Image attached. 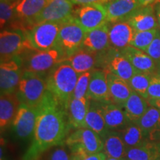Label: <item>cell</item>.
I'll list each match as a JSON object with an SVG mask.
<instances>
[{
  "label": "cell",
  "mask_w": 160,
  "mask_h": 160,
  "mask_svg": "<svg viewBox=\"0 0 160 160\" xmlns=\"http://www.w3.org/2000/svg\"><path fill=\"white\" fill-rule=\"evenodd\" d=\"M73 156H85L103 151L104 143L96 132L89 128H79L68 135L64 142Z\"/></svg>",
  "instance_id": "5b68a950"
},
{
  "label": "cell",
  "mask_w": 160,
  "mask_h": 160,
  "mask_svg": "<svg viewBox=\"0 0 160 160\" xmlns=\"http://www.w3.org/2000/svg\"><path fill=\"white\" fill-rule=\"evenodd\" d=\"M153 9H154V12L156 17H157L158 24L160 27V0H157L154 4H153Z\"/></svg>",
  "instance_id": "ab89813d"
},
{
  "label": "cell",
  "mask_w": 160,
  "mask_h": 160,
  "mask_svg": "<svg viewBox=\"0 0 160 160\" xmlns=\"http://www.w3.org/2000/svg\"><path fill=\"white\" fill-rule=\"evenodd\" d=\"M157 1V0H138V2L142 7H146V6L153 5Z\"/></svg>",
  "instance_id": "b9f144b4"
},
{
  "label": "cell",
  "mask_w": 160,
  "mask_h": 160,
  "mask_svg": "<svg viewBox=\"0 0 160 160\" xmlns=\"http://www.w3.org/2000/svg\"><path fill=\"white\" fill-rule=\"evenodd\" d=\"M92 72H93V70L85 72V73H81V74H79V76H78L77 82V85H76L74 92H73V98L80 99V98L87 97L90 81H91L92 76Z\"/></svg>",
  "instance_id": "836d02e7"
},
{
  "label": "cell",
  "mask_w": 160,
  "mask_h": 160,
  "mask_svg": "<svg viewBox=\"0 0 160 160\" xmlns=\"http://www.w3.org/2000/svg\"><path fill=\"white\" fill-rule=\"evenodd\" d=\"M33 48L22 30L5 29L0 33L1 62L19 56L25 50Z\"/></svg>",
  "instance_id": "9c48e42d"
},
{
  "label": "cell",
  "mask_w": 160,
  "mask_h": 160,
  "mask_svg": "<svg viewBox=\"0 0 160 160\" xmlns=\"http://www.w3.org/2000/svg\"><path fill=\"white\" fill-rule=\"evenodd\" d=\"M157 73H159V75L160 76V65H158V71H157Z\"/></svg>",
  "instance_id": "ee69618b"
},
{
  "label": "cell",
  "mask_w": 160,
  "mask_h": 160,
  "mask_svg": "<svg viewBox=\"0 0 160 160\" xmlns=\"http://www.w3.org/2000/svg\"><path fill=\"white\" fill-rule=\"evenodd\" d=\"M73 5L70 0H49L41 13L33 20L32 27L43 22H62L72 17Z\"/></svg>",
  "instance_id": "8fae6325"
},
{
  "label": "cell",
  "mask_w": 160,
  "mask_h": 160,
  "mask_svg": "<svg viewBox=\"0 0 160 160\" xmlns=\"http://www.w3.org/2000/svg\"><path fill=\"white\" fill-rule=\"evenodd\" d=\"M103 151L108 157L125 159L127 153V148L124 143L119 131L110 130L102 139Z\"/></svg>",
  "instance_id": "f1b7e54d"
},
{
  "label": "cell",
  "mask_w": 160,
  "mask_h": 160,
  "mask_svg": "<svg viewBox=\"0 0 160 160\" xmlns=\"http://www.w3.org/2000/svg\"><path fill=\"white\" fill-rule=\"evenodd\" d=\"M6 1H8V2H14L17 1V0H6Z\"/></svg>",
  "instance_id": "f6af8a7d"
},
{
  "label": "cell",
  "mask_w": 160,
  "mask_h": 160,
  "mask_svg": "<svg viewBox=\"0 0 160 160\" xmlns=\"http://www.w3.org/2000/svg\"><path fill=\"white\" fill-rule=\"evenodd\" d=\"M85 123L86 128H89L96 132L102 139H104L110 131L99 108L97 102L93 100H91L89 111L86 116Z\"/></svg>",
  "instance_id": "f546056e"
},
{
  "label": "cell",
  "mask_w": 160,
  "mask_h": 160,
  "mask_svg": "<svg viewBox=\"0 0 160 160\" xmlns=\"http://www.w3.org/2000/svg\"><path fill=\"white\" fill-rule=\"evenodd\" d=\"M47 92L46 77L31 72H24L17 91L21 104L29 107H39Z\"/></svg>",
  "instance_id": "277c9868"
},
{
  "label": "cell",
  "mask_w": 160,
  "mask_h": 160,
  "mask_svg": "<svg viewBox=\"0 0 160 160\" xmlns=\"http://www.w3.org/2000/svg\"><path fill=\"white\" fill-rule=\"evenodd\" d=\"M61 23H40L24 31V33L33 49L45 51L57 47Z\"/></svg>",
  "instance_id": "ba28073f"
},
{
  "label": "cell",
  "mask_w": 160,
  "mask_h": 160,
  "mask_svg": "<svg viewBox=\"0 0 160 160\" xmlns=\"http://www.w3.org/2000/svg\"><path fill=\"white\" fill-rule=\"evenodd\" d=\"M148 102L149 105L153 106V107L157 108L158 110L160 111V99H148Z\"/></svg>",
  "instance_id": "60d3db41"
},
{
  "label": "cell",
  "mask_w": 160,
  "mask_h": 160,
  "mask_svg": "<svg viewBox=\"0 0 160 160\" xmlns=\"http://www.w3.org/2000/svg\"><path fill=\"white\" fill-rule=\"evenodd\" d=\"M149 106L147 99L133 91L122 108L129 123L137 124Z\"/></svg>",
  "instance_id": "4316f807"
},
{
  "label": "cell",
  "mask_w": 160,
  "mask_h": 160,
  "mask_svg": "<svg viewBox=\"0 0 160 160\" xmlns=\"http://www.w3.org/2000/svg\"><path fill=\"white\" fill-rule=\"evenodd\" d=\"M49 0H17L13 2V10L23 31L32 28V22L41 13Z\"/></svg>",
  "instance_id": "5bb4252c"
},
{
  "label": "cell",
  "mask_w": 160,
  "mask_h": 160,
  "mask_svg": "<svg viewBox=\"0 0 160 160\" xmlns=\"http://www.w3.org/2000/svg\"><path fill=\"white\" fill-rule=\"evenodd\" d=\"M119 133L127 149L137 147L149 140L141 128L136 123H128Z\"/></svg>",
  "instance_id": "4dcf8cb0"
},
{
  "label": "cell",
  "mask_w": 160,
  "mask_h": 160,
  "mask_svg": "<svg viewBox=\"0 0 160 160\" xmlns=\"http://www.w3.org/2000/svg\"><path fill=\"white\" fill-rule=\"evenodd\" d=\"M99 53L81 47L74 53L64 60L74 69L78 74L95 69L97 65Z\"/></svg>",
  "instance_id": "603a6c76"
},
{
  "label": "cell",
  "mask_w": 160,
  "mask_h": 160,
  "mask_svg": "<svg viewBox=\"0 0 160 160\" xmlns=\"http://www.w3.org/2000/svg\"><path fill=\"white\" fill-rule=\"evenodd\" d=\"M71 157L74 159V160H106L108 157L104 152H99L97 153L93 154L85 155V156H73Z\"/></svg>",
  "instance_id": "74e56055"
},
{
  "label": "cell",
  "mask_w": 160,
  "mask_h": 160,
  "mask_svg": "<svg viewBox=\"0 0 160 160\" xmlns=\"http://www.w3.org/2000/svg\"><path fill=\"white\" fill-rule=\"evenodd\" d=\"M73 5H88V4L96 3V2H105V0H70Z\"/></svg>",
  "instance_id": "f35d334b"
},
{
  "label": "cell",
  "mask_w": 160,
  "mask_h": 160,
  "mask_svg": "<svg viewBox=\"0 0 160 160\" xmlns=\"http://www.w3.org/2000/svg\"><path fill=\"white\" fill-rule=\"evenodd\" d=\"M70 128L67 112L48 91L39 105L33 141L23 160H39L50 148L64 143Z\"/></svg>",
  "instance_id": "6da1fadb"
},
{
  "label": "cell",
  "mask_w": 160,
  "mask_h": 160,
  "mask_svg": "<svg viewBox=\"0 0 160 160\" xmlns=\"http://www.w3.org/2000/svg\"><path fill=\"white\" fill-rule=\"evenodd\" d=\"M126 21L136 32L151 31L159 27L153 5L140 8Z\"/></svg>",
  "instance_id": "d6986e66"
},
{
  "label": "cell",
  "mask_w": 160,
  "mask_h": 160,
  "mask_svg": "<svg viewBox=\"0 0 160 160\" xmlns=\"http://www.w3.org/2000/svg\"><path fill=\"white\" fill-rule=\"evenodd\" d=\"M19 57L24 72H31L44 77L65 59L62 51L57 47L45 51L28 48L19 55Z\"/></svg>",
  "instance_id": "3957f363"
},
{
  "label": "cell",
  "mask_w": 160,
  "mask_h": 160,
  "mask_svg": "<svg viewBox=\"0 0 160 160\" xmlns=\"http://www.w3.org/2000/svg\"><path fill=\"white\" fill-rule=\"evenodd\" d=\"M125 160H160V142H145L128 149Z\"/></svg>",
  "instance_id": "83f0119b"
},
{
  "label": "cell",
  "mask_w": 160,
  "mask_h": 160,
  "mask_svg": "<svg viewBox=\"0 0 160 160\" xmlns=\"http://www.w3.org/2000/svg\"><path fill=\"white\" fill-rule=\"evenodd\" d=\"M91 99L87 97L77 99L73 98L66 110L71 128H86L85 119L89 111Z\"/></svg>",
  "instance_id": "ffe728a7"
},
{
  "label": "cell",
  "mask_w": 160,
  "mask_h": 160,
  "mask_svg": "<svg viewBox=\"0 0 160 160\" xmlns=\"http://www.w3.org/2000/svg\"><path fill=\"white\" fill-rule=\"evenodd\" d=\"M107 11L108 22L127 20L142 6L138 0H113L103 2Z\"/></svg>",
  "instance_id": "2e32d148"
},
{
  "label": "cell",
  "mask_w": 160,
  "mask_h": 160,
  "mask_svg": "<svg viewBox=\"0 0 160 160\" xmlns=\"http://www.w3.org/2000/svg\"><path fill=\"white\" fill-rule=\"evenodd\" d=\"M71 160H74V159H73V158L72 157H71Z\"/></svg>",
  "instance_id": "7dc6e473"
},
{
  "label": "cell",
  "mask_w": 160,
  "mask_h": 160,
  "mask_svg": "<svg viewBox=\"0 0 160 160\" xmlns=\"http://www.w3.org/2000/svg\"><path fill=\"white\" fill-rule=\"evenodd\" d=\"M21 105L15 93H2L0 97V127L3 130L13 123Z\"/></svg>",
  "instance_id": "484cf974"
},
{
  "label": "cell",
  "mask_w": 160,
  "mask_h": 160,
  "mask_svg": "<svg viewBox=\"0 0 160 160\" xmlns=\"http://www.w3.org/2000/svg\"><path fill=\"white\" fill-rule=\"evenodd\" d=\"M73 17L86 32L108 23L107 11L102 2L78 6L73 9Z\"/></svg>",
  "instance_id": "30bf717a"
},
{
  "label": "cell",
  "mask_w": 160,
  "mask_h": 160,
  "mask_svg": "<svg viewBox=\"0 0 160 160\" xmlns=\"http://www.w3.org/2000/svg\"><path fill=\"white\" fill-rule=\"evenodd\" d=\"M159 30H151V31L136 32L134 37L132 39L131 46L145 51L149 45L152 43L155 37L159 33Z\"/></svg>",
  "instance_id": "d6a6232c"
},
{
  "label": "cell",
  "mask_w": 160,
  "mask_h": 160,
  "mask_svg": "<svg viewBox=\"0 0 160 160\" xmlns=\"http://www.w3.org/2000/svg\"><path fill=\"white\" fill-rule=\"evenodd\" d=\"M97 66L99 69L111 72L127 82L137 71L121 51L112 48L99 53Z\"/></svg>",
  "instance_id": "52a82bcc"
},
{
  "label": "cell",
  "mask_w": 160,
  "mask_h": 160,
  "mask_svg": "<svg viewBox=\"0 0 160 160\" xmlns=\"http://www.w3.org/2000/svg\"><path fill=\"white\" fill-rule=\"evenodd\" d=\"M107 72V80L108 85L109 97L111 102L122 108L131 96L133 90L128 82L111 72Z\"/></svg>",
  "instance_id": "7402d4cb"
},
{
  "label": "cell",
  "mask_w": 160,
  "mask_h": 160,
  "mask_svg": "<svg viewBox=\"0 0 160 160\" xmlns=\"http://www.w3.org/2000/svg\"><path fill=\"white\" fill-rule=\"evenodd\" d=\"M82 47L97 53H101L108 49L110 40L108 23L86 32Z\"/></svg>",
  "instance_id": "cb8c5ba5"
},
{
  "label": "cell",
  "mask_w": 160,
  "mask_h": 160,
  "mask_svg": "<svg viewBox=\"0 0 160 160\" xmlns=\"http://www.w3.org/2000/svg\"><path fill=\"white\" fill-rule=\"evenodd\" d=\"M121 52L137 71L148 73H157L156 71L158 65L145 51L130 45L122 50Z\"/></svg>",
  "instance_id": "44dd1931"
},
{
  "label": "cell",
  "mask_w": 160,
  "mask_h": 160,
  "mask_svg": "<svg viewBox=\"0 0 160 160\" xmlns=\"http://www.w3.org/2000/svg\"><path fill=\"white\" fill-rule=\"evenodd\" d=\"M65 144L54 146L42 156L39 160H71V155L66 149Z\"/></svg>",
  "instance_id": "e575fe53"
},
{
  "label": "cell",
  "mask_w": 160,
  "mask_h": 160,
  "mask_svg": "<svg viewBox=\"0 0 160 160\" xmlns=\"http://www.w3.org/2000/svg\"><path fill=\"white\" fill-rule=\"evenodd\" d=\"M97 104L109 130L120 131L129 123L122 107L111 102Z\"/></svg>",
  "instance_id": "ac0fdd59"
},
{
  "label": "cell",
  "mask_w": 160,
  "mask_h": 160,
  "mask_svg": "<svg viewBox=\"0 0 160 160\" xmlns=\"http://www.w3.org/2000/svg\"><path fill=\"white\" fill-rule=\"evenodd\" d=\"M108 1H113V0H105V2H108Z\"/></svg>",
  "instance_id": "bcb514c9"
},
{
  "label": "cell",
  "mask_w": 160,
  "mask_h": 160,
  "mask_svg": "<svg viewBox=\"0 0 160 160\" xmlns=\"http://www.w3.org/2000/svg\"><path fill=\"white\" fill-rule=\"evenodd\" d=\"M148 99H160V76L158 73L152 74L151 82L148 89Z\"/></svg>",
  "instance_id": "d590c367"
},
{
  "label": "cell",
  "mask_w": 160,
  "mask_h": 160,
  "mask_svg": "<svg viewBox=\"0 0 160 160\" xmlns=\"http://www.w3.org/2000/svg\"><path fill=\"white\" fill-rule=\"evenodd\" d=\"M106 160H125V159H116V158H111V157H108Z\"/></svg>",
  "instance_id": "7bdbcfd3"
},
{
  "label": "cell",
  "mask_w": 160,
  "mask_h": 160,
  "mask_svg": "<svg viewBox=\"0 0 160 160\" xmlns=\"http://www.w3.org/2000/svg\"><path fill=\"white\" fill-rule=\"evenodd\" d=\"M85 33L86 31L73 15L61 23L57 47L62 51L65 59L82 47Z\"/></svg>",
  "instance_id": "8992f818"
},
{
  "label": "cell",
  "mask_w": 160,
  "mask_h": 160,
  "mask_svg": "<svg viewBox=\"0 0 160 160\" xmlns=\"http://www.w3.org/2000/svg\"><path fill=\"white\" fill-rule=\"evenodd\" d=\"M152 74L153 73L137 71L135 74L131 78V79L128 82L130 87L133 91L147 100L148 99V89Z\"/></svg>",
  "instance_id": "1f68e13d"
},
{
  "label": "cell",
  "mask_w": 160,
  "mask_h": 160,
  "mask_svg": "<svg viewBox=\"0 0 160 160\" xmlns=\"http://www.w3.org/2000/svg\"><path fill=\"white\" fill-rule=\"evenodd\" d=\"M145 53L154 60L158 65H160V31L146 50Z\"/></svg>",
  "instance_id": "8d00e7d4"
},
{
  "label": "cell",
  "mask_w": 160,
  "mask_h": 160,
  "mask_svg": "<svg viewBox=\"0 0 160 160\" xmlns=\"http://www.w3.org/2000/svg\"><path fill=\"white\" fill-rule=\"evenodd\" d=\"M39 113V107H29L21 104L13 123V131L21 139H28L33 136L37 117Z\"/></svg>",
  "instance_id": "7c38bea8"
},
{
  "label": "cell",
  "mask_w": 160,
  "mask_h": 160,
  "mask_svg": "<svg viewBox=\"0 0 160 160\" xmlns=\"http://www.w3.org/2000/svg\"><path fill=\"white\" fill-rule=\"evenodd\" d=\"M110 40V48L119 51L131 45L136 31L125 20L108 22Z\"/></svg>",
  "instance_id": "9a60e30c"
},
{
  "label": "cell",
  "mask_w": 160,
  "mask_h": 160,
  "mask_svg": "<svg viewBox=\"0 0 160 160\" xmlns=\"http://www.w3.org/2000/svg\"><path fill=\"white\" fill-rule=\"evenodd\" d=\"M150 141L160 142V111L153 106H149L138 122Z\"/></svg>",
  "instance_id": "d4e9b609"
},
{
  "label": "cell",
  "mask_w": 160,
  "mask_h": 160,
  "mask_svg": "<svg viewBox=\"0 0 160 160\" xmlns=\"http://www.w3.org/2000/svg\"><path fill=\"white\" fill-rule=\"evenodd\" d=\"M78 76L74 69L65 61L56 65L46 76L48 91L65 111L73 99Z\"/></svg>",
  "instance_id": "7a4b0ae2"
},
{
  "label": "cell",
  "mask_w": 160,
  "mask_h": 160,
  "mask_svg": "<svg viewBox=\"0 0 160 160\" xmlns=\"http://www.w3.org/2000/svg\"><path fill=\"white\" fill-rule=\"evenodd\" d=\"M87 97L89 99L99 102H111L106 71L99 68L93 70Z\"/></svg>",
  "instance_id": "e0dca14e"
},
{
  "label": "cell",
  "mask_w": 160,
  "mask_h": 160,
  "mask_svg": "<svg viewBox=\"0 0 160 160\" xmlns=\"http://www.w3.org/2000/svg\"><path fill=\"white\" fill-rule=\"evenodd\" d=\"M24 73L19 56L2 62L0 65V89L2 93L17 92Z\"/></svg>",
  "instance_id": "4fadbf2b"
}]
</instances>
